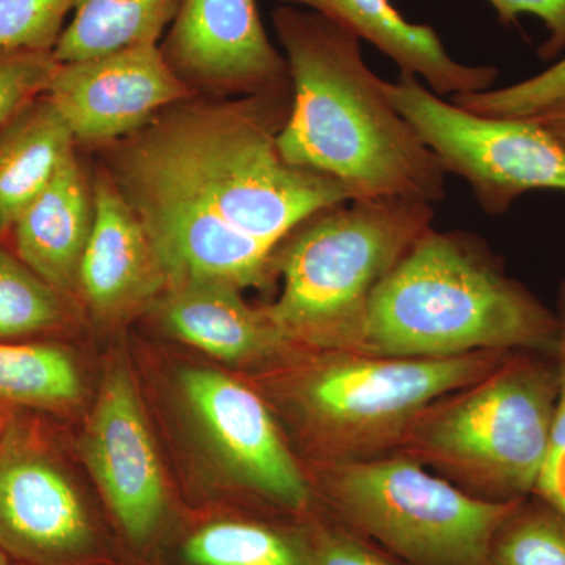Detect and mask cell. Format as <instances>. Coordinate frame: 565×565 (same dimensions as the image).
Instances as JSON below:
<instances>
[{
  "label": "cell",
  "mask_w": 565,
  "mask_h": 565,
  "mask_svg": "<svg viewBox=\"0 0 565 565\" xmlns=\"http://www.w3.org/2000/svg\"><path fill=\"white\" fill-rule=\"evenodd\" d=\"M184 557L192 565H307V544L245 522H217L189 537Z\"/></svg>",
  "instance_id": "obj_21"
},
{
  "label": "cell",
  "mask_w": 565,
  "mask_h": 565,
  "mask_svg": "<svg viewBox=\"0 0 565 565\" xmlns=\"http://www.w3.org/2000/svg\"><path fill=\"white\" fill-rule=\"evenodd\" d=\"M323 482L349 525L414 565H494V539L523 501L475 497L401 455L327 463Z\"/></svg>",
  "instance_id": "obj_7"
},
{
  "label": "cell",
  "mask_w": 565,
  "mask_h": 565,
  "mask_svg": "<svg viewBox=\"0 0 565 565\" xmlns=\"http://www.w3.org/2000/svg\"><path fill=\"white\" fill-rule=\"evenodd\" d=\"M74 0H0V51H54Z\"/></svg>",
  "instance_id": "obj_24"
},
{
  "label": "cell",
  "mask_w": 565,
  "mask_h": 565,
  "mask_svg": "<svg viewBox=\"0 0 565 565\" xmlns=\"http://www.w3.org/2000/svg\"><path fill=\"white\" fill-rule=\"evenodd\" d=\"M17 565H29V564H22V563H20V564H17Z\"/></svg>",
  "instance_id": "obj_33"
},
{
  "label": "cell",
  "mask_w": 565,
  "mask_h": 565,
  "mask_svg": "<svg viewBox=\"0 0 565 565\" xmlns=\"http://www.w3.org/2000/svg\"><path fill=\"white\" fill-rule=\"evenodd\" d=\"M182 392L237 482L291 511L310 503L311 487L266 401L230 375L188 370Z\"/></svg>",
  "instance_id": "obj_13"
},
{
  "label": "cell",
  "mask_w": 565,
  "mask_h": 565,
  "mask_svg": "<svg viewBox=\"0 0 565 565\" xmlns=\"http://www.w3.org/2000/svg\"><path fill=\"white\" fill-rule=\"evenodd\" d=\"M523 118L535 122L539 128L544 129L561 147L565 148V93L557 96L555 102L546 104L542 109L534 111L530 117Z\"/></svg>",
  "instance_id": "obj_30"
},
{
  "label": "cell",
  "mask_w": 565,
  "mask_h": 565,
  "mask_svg": "<svg viewBox=\"0 0 565 565\" xmlns=\"http://www.w3.org/2000/svg\"><path fill=\"white\" fill-rule=\"evenodd\" d=\"M557 401L553 356L511 352L475 384L438 397L405 427L393 455L492 501L534 494Z\"/></svg>",
  "instance_id": "obj_4"
},
{
  "label": "cell",
  "mask_w": 565,
  "mask_h": 565,
  "mask_svg": "<svg viewBox=\"0 0 565 565\" xmlns=\"http://www.w3.org/2000/svg\"><path fill=\"white\" fill-rule=\"evenodd\" d=\"M57 66L52 52L0 51V131L46 95Z\"/></svg>",
  "instance_id": "obj_26"
},
{
  "label": "cell",
  "mask_w": 565,
  "mask_h": 565,
  "mask_svg": "<svg viewBox=\"0 0 565 565\" xmlns=\"http://www.w3.org/2000/svg\"><path fill=\"white\" fill-rule=\"evenodd\" d=\"M494 565H565V515L523 500L493 544Z\"/></svg>",
  "instance_id": "obj_23"
},
{
  "label": "cell",
  "mask_w": 565,
  "mask_h": 565,
  "mask_svg": "<svg viewBox=\"0 0 565 565\" xmlns=\"http://www.w3.org/2000/svg\"><path fill=\"white\" fill-rule=\"evenodd\" d=\"M556 311L504 273L473 234L430 228L379 282L353 351L401 359L475 352L553 356Z\"/></svg>",
  "instance_id": "obj_3"
},
{
  "label": "cell",
  "mask_w": 565,
  "mask_h": 565,
  "mask_svg": "<svg viewBox=\"0 0 565 565\" xmlns=\"http://www.w3.org/2000/svg\"><path fill=\"white\" fill-rule=\"evenodd\" d=\"M63 318L62 294L0 244V340L47 332Z\"/></svg>",
  "instance_id": "obj_22"
},
{
  "label": "cell",
  "mask_w": 565,
  "mask_h": 565,
  "mask_svg": "<svg viewBox=\"0 0 565 565\" xmlns=\"http://www.w3.org/2000/svg\"><path fill=\"white\" fill-rule=\"evenodd\" d=\"M95 222L82 256L77 291L93 313L122 318L169 281L147 232L106 172L93 174Z\"/></svg>",
  "instance_id": "obj_14"
},
{
  "label": "cell",
  "mask_w": 565,
  "mask_h": 565,
  "mask_svg": "<svg viewBox=\"0 0 565 565\" xmlns=\"http://www.w3.org/2000/svg\"><path fill=\"white\" fill-rule=\"evenodd\" d=\"M318 351L294 384V401L329 463L393 455L405 427L426 405L475 384L511 353L401 359Z\"/></svg>",
  "instance_id": "obj_6"
},
{
  "label": "cell",
  "mask_w": 565,
  "mask_h": 565,
  "mask_svg": "<svg viewBox=\"0 0 565 565\" xmlns=\"http://www.w3.org/2000/svg\"><path fill=\"white\" fill-rule=\"evenodd\" d=\"M81 394L76 363L58 345L0 343V404L62 408Z\"/></svg>",
  "instance_id": "obj_20"
},
{
  "label": "cell",
  "mask_w": 565,
  "mask_h": 565,
  "mask_svg": "<svg viewBox=\"0 0 565 565\" xmlns=\"http://www.w3.org/2000/svg\"><path fill=\"white\" fill-rule=\"evenodd\" d=\"M307 565H393L373 550L341 533L322 531L307 544Z\"/></svg>",
  "instance_id": "obj_29"
},
{
  "label": "cell",
  "mask_w": 565,
  "mask_h": 565,
  "mask_svg": "<svg viewBox=\"0 0 565 565\" xmlns=\"http://www.w3.org/2000/svg\"><path fill=\"white\" fill-rule=\"evenodd\" d=\"M559 334L553 360L557 373V401L548 456L535 487V497L565 515V281L557 296Z\"/></svg>",
  "instance_id": "obj_27"
},
{
  "label": "cell",
  "mask_w": 565,
  "mask_h": 565,
  "mask_svg": "<svg viewBox=\"0 0 565 565\" xmlns=\"http://www.w3.org/2000/svg\"><path fill=\"white\" fill-rule=\"evenodd\" d=\"M10 418L7 415L6 405L0 404V449H2L3 441H6L7 433L10 429Z\"/></svg>",
  "instance_id": "obj_31"
},
{
  "label": "cell",
  "mask_w": 565,
  "mask_h": 565,
  "mask_svg": "<svg viewBox=\"0 0 565 565\" xmlns=\"http://www.w3.org/2000/svg\"><path fill=\"white\" fill-rule=\"evenodd\" d=\"M292 87L233 102L184 99L98 148L136 214L192 212L278 247L316 212L351 202L344 185L282 158Z\"/></svg>",
  "instance_id": "obj_1"
},
{
  "label": "cell",
  "mask_w": 565,
  "mask_h": 565,
  "mask_svg": "<svg viewBox=\"0 0 565 565\" xmlns=\"http://www.w3.org/2000/svg\"><path fill=\"white\" fill-rule=\"evenodd\" d=\"M93 222V177L74 151L14 223V255L62 296L77 291Z\"/></svg>",
  "instance_id": "obj_17"
},
{
  "label": "cell",
  "mask_w": 565,
  "mask_h": 565,
  "mask_svg": "<svg viewBox=\"0 0 565 565\" xmlns=\"http://www.w3.org/2000/svg\"><path fill=\"white\" fill-rule=\"evenodd\" d=\"M159 47L192 92L253 96L291 88L288 62L267 36L256 0H182Z\"/></svg>",
  "instance_id": "obj_11"
},
{
  "label": "cell",
  "mask_w": 565,
  "mask_h": 565,
  "mask_svg": "<svg viewBox=\"0 0 565 565\" xmlns=\"http://www.w3.org/2000/svg\"><path fill=\"white\" fill-rule=\"evenodd\" d=\"M386 92L446 173L470 184L487 214H505L527 192H565V148L527 118L476 115L411 74L386 82Z\"/></svg>",
  "instance_id": "obj_8"
},
{
  "label": "cell",
  "mask_w": 565,
  "mask_h": 565,
  "mask_svg": "<svg viewBox=\"0 0 565 565\" xmlns=\"http://www.w3.org/2000/svg\"><path fill=\"white\" fill-rule=\"evenodd\" d=\"M95 531L58 463L21 426L0 449V550L29 565H81L95 553Z\"/></svg>",
  "instance_id": "obj_9"
},
{
  "label": "cell",
  "mask_w": 565,
  "mask_h": 565,
  "mask_svg": "<svg viewBox=\"0 0 565 565\" xmlns=\"http://www.w3.org/2000/svg\"><path fill=\"white\" fill-rule=\"evenodd\" d=\"M84 452L122 533L136 546L150 544L166 519V481L139 394L122 364L104 379Z\"/></svg>",
  "instance_id": "obj_12"
},
{
  "label": "cell",
  "mask_w": 565,
  "mask_h": 565,
  "mask_svg": "<svg viewBox=\"0 0 565 565\" xmlns=\"http://www.w3.org/2000/svg\"><path fill=\"white\" fill-rule=\"evenodd\" d=\"M46 96L76 145L102 148L195 93L170 68L159 44H143L58 63Z\"/></svg>",
  "instance_id": "obj_10"
},
{
  "label": "cell",
  "mask_w": 565,
  "mask_h": 565,
  "mask_svg": "<svg viewBox=\"0 0 565 565\" xmlns=\"http://www.w3.org/2000/svg\"><path fill=\"white\" fill-rule=\"evenodd\" d=\"M0 565H11L10 556L3 550H0Z\"/></svg>",
  "instance_id": "obj_32"
},
{
  "label": "cell",
  "mask_w": 565,
  "mask_h": 565,
  "mask_svg": "<svg viewBox=\"0 0 565 565\" xmlns=\"http://www.w3.org/2000/svg\"><path fill=\"white\" fill-rule=\"evenodd\" d=\"M182 0H74L52 55L57 63L87 61L143 44H161Z\"/></svg>",
  "instance_id": "obj_19"
},
{
  "label": "cell",
  "mask_w": 565,
  "mask_h": 565,
  "mask_svg": "<svg viewBox=\"0 0 565 565\" xmlns=\"http://www.w3.org/2000/svg\"><path fill=\"white\" fill-rule=\"evenodd\" d=\"M321 14L345 31L370 41L401 73L422 76L435 95H462L493 88L498 70L457 62L430 25L405 20L390 0H277Z\"/></svg>",
  "instance_id": "obj_16"
},
{
  "label": "cell",
  "mask_w": 565,
  "mask_h": 565,
  "mask_svg": "<svg viewBox=\"0 0 565 565\" xmlns=\"http://www.w3.org/2000/svg\"><path fill=\"white\" fill-rule=\"evenodd\" d=\"M74 150L73 134L46 95L0 131V243Z\"/></svg>",
  "instance_id": "obj_18"
},
{
  "label": "cell",
  "mask_w": 565,
  "mask_h": 565,
  "mask_svg": "<svg viewBox=\"0 0 565 565\" xmlns=\"http://www.w3.org/2000/svg\"><path fill=\"white\" fill-rule=\"evenodd\" d=\"M292 102L278 136L292 166L333 178L352 200L445 199L446 170L364 62L359 36L315 11H273Z\"/></svg>",
  "instance_id": "obj_2"
},
{
  "label": "cell",
  "mask_w": 565,
  "mask_h": 565,
  "mask_svg": "<svg viewBox=\"0 0 565 565\" xmlns=\"http://www.w3.org/2000/svg\"><path fill=\"white\" fill-rule=\"evenodd\" d=\"M565 93V58L530 79L503 88L462 93L452 103L482 117L523 118L542 109Z\"/></svg>",
  "instance_id": "obj_25"
},
{
  "label": "cell",
  "mask_w": 565,
  "mask_h": 565,
  "mask_svg": "<svg viewBox=\"0 0 565 565\" xmlns=\"http://www.w3.org/2000/svg\"><path fill=\"white\" fill-rule=\"evenodd\" d=\"M503 25H511L522 14H534L544 21L548 39L539 47L542 61L556 58L565 51V0H489Z\"/></svg>",
  "instance_id": "obj_28"
},
{
  "label": "cell",
  "mask_w": 565,
  "mask_h": 565,
  "mask_svg": "<svg viewBox=\"0 0 565 565\" xmlns=\"http://www.w3.org/2000/svg\"><path fill=\"white\" fill-rule=\"evenodd\" d=\"M433 204L351 200L316 212L275 250L280 296L264 311L292 344L353 351L379 282L433 228Z\"/></svg>",
  "instance_id": "obj_5"
},
{
  "label": "cell",
  "mask_w": 565,
  "mask_h": 565,
  "mask_svg": "<svg viewBox=\"0 0 565 565\" xmlns=\"http://www.w3.org/2000/svg\"><path fill=\"white\" fill-rule=\"evenodd\" d=\"M241 291L222 280L174 282L162 299L163 322L184 343L223 362H269L299 348Z\"/></svg>",
  "instance_id": "obj_15"
}]
</instances>
